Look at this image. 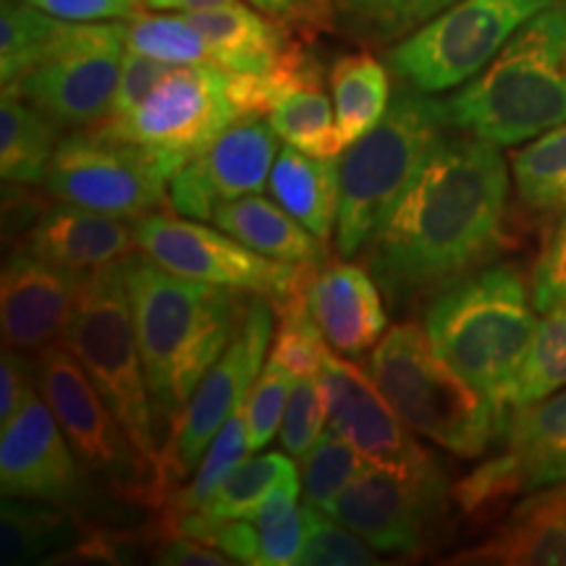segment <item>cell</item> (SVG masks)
I'll return each mask as SVG.
<instances>
[{"label": "cell", "instance_id": "cell-1", "mask_svg": "<svg viewBox=\"0 0 566 566\" xmlns=\"http://www.w3.org/2000/svg\"><path fill=\"white\" fill-rule=\"evenodd\" d=\"M451 129L367 242V271L394 310L415 307L495 252L509 205L499 145Z\"/></svg>", "mask_w": 566, "mask_h": 566}, {"label": "cell", "instance_id": "cell-2", "mask_svg": "<svg viewBox=\"0 0 566 566\" xmlns=\"http://www.w3.org/2000/svg\"><path fill=\"white\" fill-rule=\"evenodd\" d=\"M155 428L163 441L242 321V292L192 281L145 252L122 260Z\"/></svg>", "mask_w": 566, "mask_h": 566}, {"label": "cell", "instance_id": "cell-3", "mask_svg": "<svg viewBox=\"0 0 566 566\" xmlns=\"http://www.w3.org/2000/svg\"><path fill=\"white\" fill-rule=\"evenodd\" d=\"M451 129L512 147L566 124V3L530 19L478 76L446 97Z\"/></svg>", "mask_w": 566, "mask_h": 566}, {"label": "cell", "instance_id": "cell-4", "mask_svg": "<svg viewBox=\"0 0 566 566\" xmlns=\"http://www.w3.org/2000/svg\"><path fill=\"white\" fill-rule=\"evenodd\" d=\"M533 307L522 275L493 265L451 283L424 313L438 354L506 417L537 331Z\"/></svg>", "mask_w": 566, "mask_h": 566}, {"label": "cell", "instance_id": "cell-5", "mask_svg": "<svg viewBox=\"0 0 566 566\" xmlns=\"http://www.w3.org/2000/svg\"><path fill=\"white\" fill-rule=\"evenodd\" d=\"M367 370L407 428L451 454L480 457L504 436L509 417L446 363L417 323L388 331L373 349Z\"/></svg>", "mask_w": 566, "mask_h": 566}, {"label": "cell", "instance_id": "cell-6", "mask_svg": "<svg viewBox=\"0 0 566 566\" xmlns=\"http://www.w3.org/2000/svg\"><path fill=\"white\" fill-rule=\"evenodd\" d=\"M443 103L401 87L373 132L349 145L342 160V202L336 242L352 258L370 242L396 197L405 192L420 163L449 132Z\"/></svg>", "mask_w": 566, "mask_h": 566}, {"label": "cell", "instance_id": "cell-7", "mask_svg": "<svg viewBox=\"0 0 566 566\" xmlns=\"http://www.w3.org/2000/svg\"><path fill=\"white\" fill-rule=\"evenodd\" d=\"M63 346L80 359L84 373L122 420L139 454L155 470L160 457V438L155 428L122 263L95 268L84 275Z\"/></svg>", "mask_w": 566, "mask_h": 566}, {"label": "cell", "instance_id": "cell-8", "mask_svg": "<svg viewBox=\"0 0 566 566\" xmlns=\"http://www.w3.org/2000/svg\"><path fill=\"white\" fill-rule=\"evenodd\" d=\"M273 304L260 294L247 296L242 321L231 344L216 365L200 380L192 399L181 409L166 438L160 441V457L155 467L145 506L160 509L174 488L195 470V464L210 449L212 438L221 433L226 420L244 407L250 388L263 373V359L273 338Z\"/></svg>", "mask_w": 566, "mask_h": 566}, {"label": "cell", "instance_id": "cell-9", "mask_svg": "<svg viewBox=\"0 0 566 566\" xmlns=\"http://www.w3.org/2000/svg\"><path fill=\"white\" fill-rule=\"evenodd\" d=\"M556 0H457L386 53L405 87L424 95L457 90L478 76L530 19Z\"/></svg>", "mask_w": 566, "mask_h": 566}, {"label": "cell", "instance_id": "cell-10", "mask_svg": "<svg viewBox=\"0 0 566 566\" xmlns=\"http://www.w3.org/2000/svg\"><path fill=\"white\" fill-rule=\"evenodd\" d=\"M137 250L160 268L192 281L237 289L242 294H260L271 300L279 313L289 302L313 292L321 263H286L250 250L223 229L184 221L171 212H147L134 218Z\"/></svg>", "mask_w": 566, "mask_h": 566}, {"label": "cell", "instance_id": "cell-11", "mask_svg": "<svg viewBox=\"0 0 566 566\" xmlns=\"http://www.w3.org/2000/svg\"><path fill=\"white\" fill-rule=\"evenodd\" d=\"M237 122L229 71L216 63H195L174 66L129 116L103 118L87 129L137 145L160 163L168 179H174Z\"/></svg>", "mask_w": 566, "mask_h": 566}, {"label": "cell", "instance_id": "cell-12", "mask_svg": "<svg viewBox=\"0 0 566 566\" xmlns=\"http://www.w3.org/2000/svg\"><path fill=\"white\" fill-rule=\"evenodd\" d=\"M126 48L124 21H66L42 61L19 82V97L61 129H87L108 116Z\"/></svg>", "mask_w": 566, "mask_h": 566}, {"label": "cell", "instance_id": "cell-13", "mask_svg": "<svg viewBox=\"0 0 566 566\" xmlns=\"http://www.w3.org/2000/svg\"><path fill=\"white\" fill-rule=\"evenodd\" d=\"M42 399L53 409L71 449L87 472L108 480L122 493L145 504L155 470L126 433L116 412L103 399L80 359L63 344H53L34 357Z\"/></svg>", "mask_w": 566, "mask_h": 566}, {"label": "cell", "instance_id": "cell-14", "mask_svg": "<svg viewBox=\"0 0 566 566\" xmlns=\"http://www.w3.org/2000/svg\"><path fill=\"white\" fill-rule=\"evenodd\" d=\"M168 174L124 139L80 129L61 139L45 176L48 195L116 218H142L168 200Z\"/></svg>", "mask_w": 566, "mask_h": 566}, {"label": "cell", "instance_id": "cell-15", "mask_svg": "<svg viewBox=\"0 0 566 566\" xmlns=\"http://www.w3.org/2000/svg\"><path fill=\"white\" fill-rule=\"evenodd\" d=\"M454 493L438 467L417 472L367 464L328 506V516L378 554H420L430 525Z\"/></svg>", "mask_w": 566, "mask_h": 566}, {"label": "cell", "instance_id": "cell-16", "mask_svg": "<svg viewBox=\"0 0 566 566\" xmlns=\"http://www.w3.org/2000/svg\"><path fill=\"white\" fill-rule=\"evenodd\" d=\"M566 480V386L509 415L504 449L454 488L464 514Z\"/></svg>", "mask_w": 566, "mask_h": 566}, {"label": "cell", "instance_id": "cell-17", "mask_svg": "<svg viewBox=\"0 0 566 566\" xmlns=\"http://www.w3.org/2000/svg\"><path fill=\"white\" fill-rule=\"evenodd\" d=\"M279 158V134L260 118H239L202 155L189 160L168 184L171 210L195 221H212L226 202L268 187Z\"/></svg>", "mask_w": 566, "mask_h": 566}, {"label": "cell", "instance_id": "cell-18", "mask_svg": "<svg viewBox=\"0 0 566 566\" xmlns=\"http://www.w3.org/2000/svg\"><path fill=\"white\" fill-rule=\"evenodd\" d=\"M317 380L328 407L331 430L357 446L367 464L401 472L436 467L433 457L424 454L422 446L409 436L405 420L394 412L373 375L363 367L328 349Z\"/></svg>", "mask_w": 566, "mask_h": 566}, {"label": "cell", "instance_id": "cell-19", "mask_svg": "<svg viewBox=\"0 0 566 566\" xmlns=\"http://www.w3.org/2000/svg\"><path fill=\"white\" fill-rule=\"evenodd\" d=\"M53 409L38 394L0 433L3 495L74 506L87 499L90 480Z\"/></svg>", "mask_w": 566, "mask_h": 566}, {"label": "cell", "instance_id": "cell-20", "mask_svg": "<svg viewBox=\"0 0 566 566\" xmlns=\"http://www.w3.org/2000/svg\"><path fill=\"white\" fill-rule=\"evenodd\" d=\"M84 275L87 273L48 263L24 247L13 250L0 275L3 346L38 357L48 346L63 344Z\"/></svg>", "mask_w": 566, "mask_h": 566}, {"label": "cell", "instance_id": "cell-21", "mask_svg": "<svg viewBox=\"0 0 566 566\" xmlns=\"http://www.w3.org/2000/svg\"><path fill=\"white\" fill-rule=\"evenodd\" d=\"M310 307L325 342L344 357H363L388 328L384 292L365 268L352 263L317 271Z\"/></svg>", "mask_w": 566, "mask_h": 566}, {"label": "cell", "instance_id": "cell-22", "mask_svg": "<svg viewBox=\"0 0 566 566\" xmlns=\"http://www.w3.org/2000/svg\"><path fill=\"white\" fill-rule=\"evenodd\" d=\"M454 564L566 566V480L533 491L480 546L451 558Z\"/></svg>", "mask_w": 566, "mask_h": 566}, {"label": "cell", "instance_id": "cell-23", "mask_svg": "<svg viewBox=\"0 0 566 566\" xmlns=\"http://www.w3.org/2000/svg\"><path fill=\"white\" fill-rule=\"evenodd\" d=\"M21 247L48 263L90 273L95 268L122 263L137 242L134 231L116 216L61 202L48 208Z\"/></svg>", "mask_w": 566, "mask_h": 566}, {"label": "cell", "instance_id": "cell-24", "mask_svg": "<svg viewBox=\"0 0 566 566\" xmlns=\"http://www.w3.org/2000/svg\"><path fill=\"white\" fill-rule=\"evenodd\" d=\"M208 42L210 61L229 74H268L279 66L292 38L279 19H265L258 11L237 3L184 13Z\"/></svg>", "mask_w": 566, "mask_h": 566}, {"label": "cell", "instance_id": "cell-25", "mask_svg": "<svg viewBox=\"0 0 566 566\" xmlns=\"http://www.w3.org/2000/svg\"><path fill=\"white\" fill-rule=\"evenodd\" d=\"M273 200L304 229L313 231L325 244L338 223L342 202V160L315 158L296 147H283L273 163L271 179Z\"/></svg>", "mask_w": 566, "mask_h": 566}, {"label": "cell", "instance_id": "cell-26", "mask_svg": "<svg viewBox=\"0 0 566 566\" xmlns=\"http://www.w3.org/2000/svg\"><path fill=\"white\" fill-rule=\"evenodd\" d=\"M212 223L265 258L286 263H323L321 239L289 216L279 202L258 195L221 205Z\"/></svg>", "mask_w": 566, "mask_h": 566}, {"label": "cell", "instance_id": "cell-27", "mask_svg": "<svg viewBox=\"0 0 566 566\" xmlns=\"http://www.w3.org/2000/svg\"><path fill=\"white\" fill-rule=\"evenodd\" d=\"M323 24L370 48H388L415 34L457 0H317Z\"/></svg>", "mask_w": 566, "mask_h": 566}, {"label": "cell", "instance_id": "cell-28", "mask_svg": "<svg viewBox=\"0 0 566 566\" xmlns=\"http://www.w3.org/2000/svg\"><path fill=\"white\" fill-rule=\"evenodd\" d=\"M61 126L17 92L3 90L0 101V174L3 181L45 184L59 150Z\"/></svg>", "mask_w": 566, "mask_h": 566}, {"label": "cell", "instance_id": "cell-29", "mask_svg": "<svg viewBox=\"0 0 566 566\" xmlns=\"http://www.w3.org/2000/svg\"><path fill=\"white\" fill-rule=\"evenodd\" d=\"M334 92L336 124L344 147H349L380 124L388 111V71L370 53H352L334 61L328 71Z\"/></svg>", "mask_w": 566, "mask_h": 566}, {"label": "cell", "instance_id": "cell-30", "mask_svg": "<svg viewBox=\"0 0 566 566\" xmlns=\"http://www.w3.org/2000/svg\"><path fill=\"white\" fill-rule=\"evenodd\" d=\"M71 512L51 501L3 495L0 504V562L32 564L69 541Z\"/></svg>", "mask_w": 566, "mask_h": 566}, {"label": "cell", "instance_id": "cell-31", "mask_svg": "<svg viewBox=\"0 0 566 566\" xmlns=\"http://www.w3.org/2000/svg\"><path fill=\"white\" fill-rule=\"evenodd\" d=\"M268 124L286 145L315 155V158H338L344 150L336 124V108L325 95L323 82H310L289 90L275 103Z\"/></svg>", "mask_w": 566, "mask_h": 566}, {"label": "cell", "instance_id": "cell-32", "mask_svg": "<svg viewBox=\"0 0 566 566\" xmlns=\"http://www.w3.org/2000/svg\"><path fill=\"white\" fill-rule=\"evenodd\" d=\"M516 192L537 212L566 210V124L543 132L514 153Z\"/></svg>", "mask_w": 566, "mask_h": 566}, {"label": "cell", "instance_id": "cell-33", "mask_svg": "<svg viewBox=\"0 0 566 566\" xmlns=\"http://www.w3.org/2000/svg\"><path fill=\"white\" fill-rule=\"evenodd\" d=\"M63 24L66 19L38 9L30 0H3V9H0V80H3V87L19 82L38 66L53 40L59 38Z\"/></svg>", "mask_w": 566, "mask_h": 566}, {"label": "cell", "instance_id": "cell-34", "mask_svg": "<svg viewBox=\"0 0 566 566\" xmlns=\"http://www.w3.org/2000/svg\"><path fill=\"white\" fill-rule=\"evenodd\" d=\"M250 454V436H247V415L244 407H239L226 424L221 433L212 438L210 449L205 451L195 478L187 485L174 488L166 504L160 506V516H179L195 512L202 504H208L210 495L223 485V480L231 475V470Z\"/></svg>", "mask_w": 566, "mask_h": 566}, {"label": "cell", "instance_id": "cell-35", "mask_svg": "<svg viewBox=\"0 0 566 566\" xmlns=\"http://www.w3.org/2000/svg\"><path fill=\"white\" fill-rule=\"evenodd\" d=\"M296 470L292 459L283 454H260L247 457L231 470V475L223 480V485L210 495L208 504H202L197 512H202L212 522L226 520H252L258 506L263 504L265 495L281 483L283 478Z\"/></svg>", "mask_w": 566, "mask_h": 566}, {"label": "cell", "instance_id": "cell-36", "mask_svg": "<svg viewBox=\"0 0 566 566\" xmlns=\"http://www.w3.org/2000/svg\"><path fill=\"white\" fill-rule=\"evenodd\" d=\"M566 386V307L551 310L537 323L525 365L516 380V407L543 401Z\"/></svg>", "mask_w": 566, "mask_h": 566}, {"label": "cell", "instance_id": "cell-37", "mask_svg": "<svg viewBox=\"0 0 566 566\" xmlns=\"http://www.w3.org/2000/svg\"><path fill=\"white\" fill-rule=\"evenodd\" d=\"M300 459L304 504L323 509V512H328V506L342 495L344 488L367 467L357 446L338 436L336 430H328L317 438L313 449Z\"/></svg>", "mask_w": 566, "mask_h": 566}, {"label": "cell", "instance_id": "cell-38", "mask_svg": "<svg viewBox=\"0 0 566 566\" xmlns=\"http://www.w3.org/2000/svg\"><path fill=\"white\" fill-rule=\"evenodd\" d=\"M126 48L171 63V66L212 63L208 42L187 17L134 13L132 19H126Z\"/></svg>", "mask_w": 566, "mask_h": 566}, {"label": "cell", "instance_id": "cell-39", "mask_svg": "<svg viewBox=\"0 0 566 566\" xmlns=\"http://www.w3.org/2000/svg\"><path fill=\"white\" fill-rule=\"evenodd\" d=\"M279 334L273 338L271 359L286 367L294 378H315L321 373L328 342L317 328L310 300L279 310Z\"/></svg>", "mask_w": 566, "mask_h": 566}, {"label": "cell", "instance_id": "cell-40", "mask_svg": "<svg viewBox=\"0 0 566 566\" xmlns=\"http://www.w3.org/2000/svg\"><path fill=\"white\" fill-rule=\"evenodd\" d=\"M373 546L328 516L323 509H315L307 504V537L300 554L302 566H365V564H380L375 558Z\"/></svg>", "mask_w": 566, "mask_h": 566}, {"label": "cell", "instance_id": "cell-41", "mask_svg": "<svg viewBox=\"0 0 566 566\" xmlns=\"http://www.w3.org/2000/svg\"><path fill=\"white\" fill-rule=\"evenodd\" d=\"M294 375L275 359H268L263 373L258 375L250 396L244 401L247 436H250V451L265 449L279 430L281 417L286 412L289 394H292Z\"/></svg>", "mask_w": 566, "mask_h": 566}, {"label": "cell", "instance_id": "cell-42", "mask_svg": "<svg viewBox=\"0 0 566 566\" xmlns=\"http://www.w3.org/2000/svg\"><path fill=\"white\" fill-rule=\"evenodd\" d=\"M328 417L325 396L321 380L315 378H296L289 394L286 412H283L281 446L289 457H304L313 449L317 438L323 433V420Z\"/></svg>", "mask_w": 566, "mask_h": 566}, {"label": "cell", "instance_id": "cell-43", "mask_svg": "<svg viewBox=\"0 0 566 566\" xmlns=\"http://www.w3.org/2000/svg\"><path fill=\"white\" fill-rule=\"evenodd\" d=\"M533 304L541 315L566 307V210L535 263Z\"/></svg>", "mask_w": 566, "mask_h": 566}, {"label": "cell", "instance_id": "cell-44", "mask_svg": "<svg viewBox=\"0 0 566 566\" xmlns=\"http://www.w3.org/2000/svg\"><path fill=\"white\" fill-rule=\"evenodd\" d=\"M171 63L150 59V55L126 51L122 63V76H118L116 95H113L111 111L105 118H124L134 108H139L150 92L171 74Z\"/></svg>", "mask_w": 566, "mask_h": 566}, {"label": "cell", "instance_id": "cell-45", "mask_svg": "<svg viewBox=\"0 0 566 566\" xmlns=\"http://www.w3.org/2000/svg\"><path fill=\"white\" fill-rule=\"evenodd\" d=\"M38 391V367L30 354L3 346V354H0V428H6Z\"/></svg>", "mask_w": 566, "mask_h": 566}, {"label": "cell", "instance_id": "cell-46", "mask_svg": "<svg viewBox=\"0 0 566 566\" xmlns=\"http://www.w3.org/2000/svg\"><path fill=\"white\" fill-rule=\"evenodd\" d=\"M260 533V566H292L300 564V554L307 537V504L275 522Z\"/></svg>", "mask_w": 566, "mask_h": 566}, {"label": "cell", "instance_id": "cell-47", "mask_svg": "<svg viewBox=\"0 0 566 566\" xmlns=\"http://www.w3.org/2000/svg\"><path fill=\"white\" fill-rule=\"evenodd\" d=\"M158 537V548L153 551L155 564L166 566H229L233 564L223 551L205 546L195 537L174 533V530H155Z\"/></svg>", "mask_w": 566, "mask_h": 566}, {"label": "cell", "instance_id": "cell-48", "mask_svg": "<svg viewBox=\"0 0 566 566\" xmlns=\"http://www.w3.org/2000/svg\"><path fill=\"white\" fill-rule=\"evenodd\" d=\"M30 184L19 181H6L3 184V239H19L30 237V231L40 223V218L45 216L51 205L42 202V197L32 195V189H27Z\"/></svg>", "mask_w": 566, "mask_h": 566}, {"label": "cell", "instance_id": "cell-49", "mask_svg": "<svg viewBox=\"0 0 566 566\" xmlns=\"http://www.w3.org/2000/svg\"><path fill=\"white\" fill-rule=\"evenodd\" d=\"M30 3L66 21H116L139 13L137 0H30Z\"/></svg>", "mask_w": 566, "mask_h": 566}, {"label": "cell", "instance_id": "cell-50", "mask_svg": "<svg viewBox=\"0 0 566 566\" xmlns=\"http://www.w3.org/2000/svg\"><path fill=\"white\" fill-rule=\"evenodd\" d=\"M265 17L286 21V24L323 27V13L317 0H250Z\"/></svg>", "mask_w": 566, "mask_h": 566}, {"label": "cell", "instance_id": "cell-51", "mask_svg": "<svg viewBox=\"0 0 566 566\" xmlns=\"http://www.w3.org/2000/svg\"><path fill=\"white\" fill-rule=\"evenodd\" d=\"M139 9H158V11H205L216 6L237 3V0H137Z\"/></svg>", "mask_w": 566, "mask_h": 566}]
</instances>
